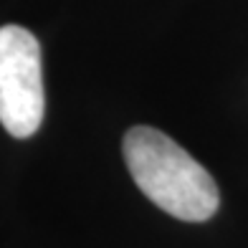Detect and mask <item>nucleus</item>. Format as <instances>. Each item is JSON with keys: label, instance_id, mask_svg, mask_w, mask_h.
<instances>
[{"label": "nucleus", "instance_id": "f257e3e1", "mask_svg": "<svg viewBox=\"0 0 248 248\" xmlns=\"http://www.w3.org/2000/svg\"><path fill=\"white\" fill-rule=\"evenodd\" d=\"M122 152L132 180L160 210L187 223L216 216L220 193L213 175L165 132L144 124L132 127Z\"/></svg>", "mask_w": 248, "mask_h": 248}, {"label": "nucleus", "instance_id": "f03ea898", "mask_svg": "<svg viewBox=\"0 0 248 248\" xmlns=\"http://www.w3.org/2000/svg\"><path fill=\"white\" fill-rule=\"evenodd\" d=\"M46 111L41 43L23 26L0 28V124L26 140L41 129Z\"/></svg>", "mask_w": 248, "mask_h": 248}]
</instances>
